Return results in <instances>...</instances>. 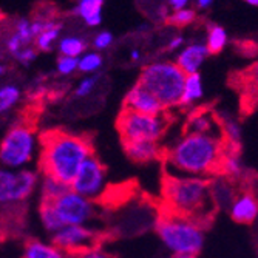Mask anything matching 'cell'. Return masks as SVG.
Masks as SVG:
<instances>
[{
	"label": "cell",
	"mask_w": 258,
	"mask_h": 258,
	"mask_svg": "<svg viewBox=\"0 0 258 258\" xmlns=\"http://www.w3.org/2000/svg\"><path fill=\"white\" fill-rule=\"evenodd\" d=\"M99 79H101L99 75H88V76H85L84 79L79 81V84H78V87L75 90V95L78 98H87V96H90L91 93L96 90V87L99 84Z\"/></svg>",
	"instance_id": "cell-32"
},
{
	"label": "cell",
	"mask_w": 258,
	"mask_h": 258,
	"mask_svg": "<svg viewBox=\"0 0 258 258\" xmlns=\"http://www.w3.org/2000/svg\"><path fill=\"white\" fill-rule=\"evenodd\" d=\"M53 244L68 255L99 246L101 233L90 226H62L51 235Z\"/></svg>",
	"instance_id": "cell-11"
},
{
	"label": "cell",
	"mask_w": 258,
	"mask_h": 258,
	"mask_svg": "<svg viewBox=\"0 0 258 258\" xmlns=\"http://www.w3.org/2000/svg\"><path fill=\"white\" fill-rule=\"evenodd\" d=\"M212 7H214L212 0H197V2L194 4V10H195L197 14L198 13H206V11H209Z\"/></svg>",
	"instance_id": "cell-40"
},
{
	"label": "cell",
	"mask_w": 258,
	"mask_h": 258,
	"mask_svg": "<svg viewBox=\"0 0 258 258\" xmlns=\"http://www.w3.org/2000/svg\"><path fill=\"white\" fill-rule=\"evenodd\" d=\"M16 62L23 65V67H30L36 59H37V50L34 48L33 45L30 46H25V48H22L16 56H14Z\"/></svg>",
	"instance_id": "cell-34"
},
{
	"label": "cell",
	"mask_w": 258,
	"mask_h": 258,
	"mask_svg": "<svg viewBox=\"0 0 258 258\" xmlns=\"http://www.w3.org/2000/svg\"><path fill=\"white\" fill-rule=\"evenodd\" d=\"M185 75L170 60H155L147 63L139 75L138 84L149 90L166 108L179 107Z\"/></svg>",
	"instance_id": "cell-5"
},
{
	"label": "cell",
	"mask_w": 258,
	"mask_h": 258,
	"mask_svg": "<svg viewBox=\"0 0 258 258\" xmlns=\"http://www.w3.org/2000/svg\"><path fill=\"white\" fill-rule=\"evenodd\" d=\"M218 175H223V176L235 181V182H238L240 179L244 178L246 169H244V164H243L238 152H232L227 149L224 150L221 162H220Z\"/></svg>",
	"instance_id": "cell-21"
},
{
	"label": "cell",
	"mask_w": 258,
	"mask_h": 258,
	"mask_svg": "<svg viewBox=\"0 0 258 258\" xmlns=\"http://www.w3.org/2000/svg\"><path fill=\"white\" fill-rule=\"evenodd\" d=\"M170 118L166 114H139L135 111L122 110L118 116V132L122 143L130 141H152L159 143V139L167 132Z\"/></svg>",
	"instance_id": "cell-7"
},
{
	"label": "cell",
	"mask_w": 258,
	"mask_h": 258,
	"mask_svg": "<svg viewBox=\"0 0 258 258\" xmlns=\"http://www.w3.org/2000/svg\"><path fill=\"white\" fill-rule=\"evenodd\" d=\"M204 98V84L201 75H189L184 79L181 93V107H192Z\"/></svg>",
	"instance_id": "cell-22"
},
{
	"label": "cell",
	"mask_w": 258,
	"mask_h": 258,
	"mask_svg": "<svg viewBox=\"0 0 258 258\" xmlns=\"http://www.w3.org/2000/svg\"><path fill=\"white\" fill-rule=\"evenodd\" d=\"M122 110L135 111L139 114H162V113H166V108L161 105V102L141 84L133 85L127 91V95L124 98V108Z\"/></svg>",
	"instance_id": "cell-12"
},
{
	"label": "cell",
	"mask_w": 258,
	"mask_h": 258,
	"mask_svg": "<svg viewBox=\"0 0 258 258\" xmlns=\"http://www.w3.org/2000/svg\"><path fill=\"white\" fill-rule=\"evenodd\" d=\"M224 150L221 138L182 133L170 147L164 149L166 175L212 178L218 175Z\"/></svg>",
	"instance_id": "cell-1"
},
{
	"label": "cell",
	"mask_w": 258,
	"mask_h": 258,
	"mask_svg": "<svg viewBox=\"0 0 258 258\" xmlns=\"http://www.w3.org/2000/svg\"><path fill=\"white\" fill-rule=\"evenodd\" d=\"M162 201L164 212L190 218L204 227L212 221L217 210L210 200L209 178L166 175L162 181Z\"/></svg>",
	"instance_id": "cell-3"
},
{
	"label": "cell",
	"mask_w": 258,
	"mask_h": 258,
	"mask_svg": "<svg viewBox=\"0 0 258 258\" xmlns=\"http://www.w3.org/2000/svg\"><path fill=\"white\" fill-rule=\"evenodd\" d=\"M209 190H210V200H212L215 209L229 210L232 201L238 195V187L235 181H232L223 175H215L209 178Z\"/></svg>",
	"instance_id": "cell-14"
},
{
	"label": "cell",
	"mask_w": 258,
	"mask_h": 258,
	"mask_svg": "<svg viewBox=\"0 0 258 258\" xmlns=\"http://www.w3.org/2000/svg\"><path fill=\"white\" fill-rule=\"evenodd\" d=\"M60 33H62V25L57 20H53L40 34H37L34 37V42H33L34 48L37 51H43V53L51 51L60 39Z\"/></svg>",
	"instance_id": "cell-23"
},
{
	"label": "cell",
	"mask_w": 258,
	"mask_h": 258,
	"mask_svg": "<svg viewBox=\"0 0 258 258\" xmlns=\"http://www.w3.org/2000/svg\"><path fill=\"white\" fill-rule=\"evenodd\" d=\"M25 46H30V45H27L25 42H23L16 33H10V36L5 39V50H7V53L8 54H11L13 57L22 50V48H25Z\"/></svg>",
	"instance_id": "cell-35"
},
{
	"label": "cell",
	"mask_w": 258,
	"mask_h": 258,
	"mask_svg": "<svg viewBox=\"0 0 258 258\" xmlns=\"http://www.w3.org/2000/svg\"><path fill=\"white\" fill-rule=\"evenodd\" d=\"M22 258H70L68 253L60 250L53 243L42 240H28L23 244Z\"/></svg>",
	"instance_id": "cell-19"
},
{
	"label": "cell",
	"mask_w": 258,
	"mask_h": 258,
	"mask_svg": "<svg viewBox=\"0 0 258 258\" xmlns=\"http://www.w3.org/2000/svg\"><path fill=\"white\" fill-rule=\"evenodd\" d=\"M39 143V167L42 175H48L67 185L73 181L82 162L93 155V146L87 136L60 130L46 132Z\"/></svg>",
	"instance_id": "cell-2"
},
{
	"label": "cell",
	"mask_w": 258,
	"mask_h": 258,
	"mask_svg": "<svg viewBox=\"0 0 258 258\" xmlns=\"http://www.w3.org/2000/svg\"><path fill=\"white\" fill-rule=\"evenodd\" d=\"M184 45H185V39H184L181 34H175V36H172L170 40L167 42V46H166V48H167L169 51H179Z\"/></svg>",
	"instance_id": "cell-38"
},
{
	"label": "cell",
	"mask_w": 258,
	"mask_h": 258,
	"mask_svg": "<svg viewBox=\"0 0 258 258\" xmlns=\"http://www.w3.org/2000/svg\"><path fill=\"white\" fill-rule=\"evenodd\" d=\"M209 56L210 54L206 48L204 42H190V43L184 45L176 53V59L173 63L185 76L198 75Z\"/></svg>",
	"instance_id": "cell-13"
},
{
	"label": "cell",
	"mask_w": 258,
	"mask_h": 258,
	"mask_svg": "<svg viewBox=\"0 0 258 258\" xmlns=\"http://www.w3.org/2000/svg\"><path fill=\"white\" fill-rule=\"evenodd\" d=\"M114 40V36L110 31H99L95 37H93V46H95V51H102L111 46Z\"/></svg>",
	"instance_id": "cell-36"
},
{
	"label": "cell",
	"mask_w": 258,
	"mask_h": 258,
	"mask_svg": "<svg viewBox=\"0 0 258 258\" xmlns=\"http://www.w3.org/2000/svg\"><path fill=\"white\" fill-rule=\"evenodd\" d=\"M190 135H209L221 138L220 122L214 111L210 110H197L194 111L185 122V132ZM223 139V138H221Z\"/></svg>",
	"instance_id": "cell-16"
},
{
	"label": "cell",
	"mask_w": 258,
	"mask_h": 258,
	"mask_svg": "<svg viewBox=\"0 0 258 258\" xmlns=\"http://www.w3.org/2000/svg\"><path fill=\"white\" fill-rule=\"evenodd\" d=\"M197 13L192 7L185 8V10H181V11H175V13H169L167 16V23L172 27H176V28H182V27H189L192 23L197 20Z\"/></svg>",
	"instance_id": "cell-30"
},
{
	"label": "cell",
	"mask_w": 258,
	"mask_h": 258,
	"mask_svg": "<svg viewBox=\"0 0 258 258\" xmlns=\"http://www.w3.org/2000/svg\"><path fill=\"white\" fill-rule=\"evenodd\" d=\"M166 5H167L169 13H175V11H181V10L189 8L190 2L189 0H169V2H166Z\"/></svg>",
	"instance_id": "cell-39"
},
{
	"label": "cell",
	"mask_w": 258,
	"mask_h": 258,
	"mask_svg": "<svg viewBox=\"0 0 258 258\" xmlns=\"http://www.w3.org/2000/svg\"><path fill=\"white\" fill-rule=\"evenodd\" d=\"M22 91L14 84H7L0 87V116L10 113L20 101Z\"/></svg>",
	"instance_id": "cell-28"
},
{
	"label": "cell",
	"mask_w": 258,
	"mask_h": 258,
	"mask_svg": "<svg viewBox=\"0 0 258 258\" xmlns=\"http://www.w3.org/2000/svg\"><path fill=\"white\" fill-rule=\"evenodd\" d=\"M167 258H175V256H167Z\"/></svg>",
	"instance_id": "cell-47"
},
{
	"label": "cell",
	"mask_w": 258,
	"mask_h": 258,
	"mask_svg": "<svg viewBox=\"0 0 258 258\" xmlns=\"http://www.w3.org/2000/svg\"><path fill=\"white\" fill-rule=\"evenodd\" d=\"M39 175L31 169H5L0 166V210L25 203L37 189Z\"/></svg>",
	"instance_id": "cell-8"
},
{
	"label": "cell",
	"mask_w": 258,
	"mask_h": 258,
	"mask_svg": "<svg viewBox=\"0 0 258 258\" xmlns=\"http://www.w3.org/2000/svg\"><path fill=\"white\" fill-rule=\"evenodd\" d=\"M125 155L138 162V164H147L162 158L164 149L159 143H152V141H130V143H122Z\"/></svg>",
	"instance_id": "cell-17"
},
{
	"label": "cell",
	"mask_w": 258,
	"mask_h": 258,
	"mask_svg": "<svg viewBox=\"0 0 258 258\" xmlns=\"http://www.w3.org/2000/svg\"><path fill=\"white\" fill-rule=\"evenodd\" d=\"M57 50L60 56L78 59L87 51V40L81 36H63L57 42Z\"/></svg>",
	"instance_id": "cell-25"
},
{
	"label": "cell",
	"mask_w": 258,
	"mask_h": 258,
	"mask_svg": "<svg viewBox=\"0 0 258 258\" xmlns=\"http://www.w3.org/2000/svg\"><path fill=\"white\" fill-rule=\"evenodd\" d=\"M229 42V36L227 31L221 27V25H215V23H210L207 27V33H206V48L209 51V54H217L221 53L226 45Z\"/></svg>",
	"instance_id": "cell-24"
},
{
	"label": "cell",
	"mask_w": 258,
	"mask_h": 258,
	"mask_svg": "<svg viewBox=\"0 0 258 258\" xmlns=\"http://www.w3.org/2000/svg\"><path fill=\"white\" fill-rule=\"evenodd\" d=\"M246 4H247V5H252V7H256V5H258V2H256V0H247Z\"/></svg>",
	"instance_id": "cell-44"
},
{
	"label": "cell",
	"mask_w": 258,
	"mask_h": 258,
	"mask_svg": "<svg viewBox=\"0 0 258 258\" xmlns=\"http://www.w3.org/2000/svg\"><path fill=\"white\" fill-rule=\"evenodd\" d=\"M155 230L172 256H197L204 247L206 227L190 218L162 212L158 217Z\"/></svg>",
	"instance_id": "cell-4"
},
{
	"label": "cell",
	"mask_w": 258,
	"mask_h": 258,
	"mask_svg": "<svg viewBox=\"0 0 258 258\" xmlns=\"http://www.w3.org/2000/svg\"><path fill=\"white\" fill-rule=\"evenodd\" d=\"M232 220L238 224H252L258 215V201L253 192L241 190L229 207Z\"/></svg>",
	"instance_id": "cell-15"
},
{
	"label": "cell",
	"mask_w": 258,
	"mask_h": 258,
	"mask_svg": "<svg viewBox=\"0 0 258 258\" xmlns=\"http://www.w3.org/2000/svg\"><path fill=\"white\" fill-rule=\"evenodd\" d=\"M104 65V57L98 51H85L78 57V70L84 75H98V72Z\"/></svg>",
	"instance_id": "cell-29"
},
{
	"label": "cell",
	"mask_w": 258,
	"mask_h": 258,
	"mask_svg": "<svg viewBox=\"0 0 258 258\" xmlns=\"http://www.w3.org/2000/svg\"><path fill=\"white\" fill-rule=\"evenodd\" d=\"M13 33H16L27 45H33L34 36L31 33V19H28V17H19L14 22Z\"/></svg>",
	"instance_id": "cell-31"
},
{
	"label": "cell",
	"mask_w": 258,
	"mask_h": 258,
	"mask_svg": "<svg viewBox=\"0 0 258 258\" xmlns=\"http://www.w3.org/2000/svg\"><path fill=\"white\" fill-rule=\"evenodd\" d=\"M7 72H8L7 65H5V63H0V78L5 76V75H7Z\"/></svg>",
	"instance_id": "cell-43"
},
{
	"label": "cell",
	"mask_w": 258,
	"mask_h": 258,
	"mask_svg": "<svg viewBox=\"0 0 258 258\" xmlns=\"http://www.w3.org/2000/svg\"><path fill=\"white\" fill-rule=\"evenodd\" d=\"M70 187L48 175H42L40 179V194H42V200L40 201H54L57 200L60 195H63Z\"/></svg>",
	"instance_id": "cell-26"
},
{
	"label": "cell",
	"mask_w": 258,
	"mask_h": 258,
	"mask_svg": "<svg viewBox=\"0 0 258 258\" xmlns=\"http://www.w3.org/2000/svg\"><path fill=\"white\" fill-rule=\"evenodd\" d=\"M70 258H114V255H111L110 252H107L101 246H96V247L78 252L75 255H70Z\"/></svg>",
	"instance_id": "cell-37"
},
{
	"label": "cell",
	"mask_w": 258,
	"mask_h": 258,
	"mask_svg": "<svg viewBox=\"0 0 258 258\" xmlns=\"http://www.w3.org/2000/svg\"><path fill=\"white\" fill-rule=\"evenodd\" d=\"M220 122V130H221V138L224 147L232 152H238L240 144H241V125L237 119L230 118L229 114H221L218 116Z\"/></svg>",
	"instance_id": "cell-20"
},
{
	"label": "cell",
	"mask_w": 258,
	"mask_h": 258,
	"mask_svg": "<svg viewBox=\"0 0 258 258\" xmlns=\"http://www.w3.org/2000/svg\"><path fill=\"white\" fill-rule=\"evenodd\" d=\"M39 153V138L27 124L11 127L0 141V164L5 169H28Z\"/></svg>",
	"instance_id": "cell-6"
},
{
	"label": "cell",
	"mask_w": 258,
	"mask_h": 258,
	"mask_svg": "<svg viewBox=\"0 0 258 258\" xmlns=\"http://www.w3.org/2000/svg\"><path fill=\"white\" fill-rule=\"evenodd\" d=\"M141 56H143V54H141V51L138 48H135V50L130 51V60H133V62H138L141 59Z\"/></svg>",
	"instance_id": "cell-42"
},
{
	"label": "cell",
	"mask_w": 258,
	"mask_h": 258,
	"mask_svg": "<svg viewBox=\"0 0 258 258\" xmlns=\"http://www.w3.org/2000/svg\"><path fill=\"white\" fill-rule=\"evenodd\" d=\"M51 206L63 226H88L98 214V204L95 201L70 189L57 200L51 201Z\"/></svg>",
	"instance_id": "cell-10"
},
{
	"label": "cell",
	"mask_w": 258,
	"mask_h": 258,
	"mask_svg": "<svg viewBox=\"0 0 258 258\" xmlns=\"http://www.w3.org/2000/svg\"><path fill=\"white\" fill-rule=\"evenodd\" d=\"M175 258H197V256H189V255H182V256H175Z\"/></svg>",
	"instance_id": "cell-45"
},
{
	"label": "cell",
	"mask_w": 258,
	"mask_h": 258,
	"mask_svg": "<svg viewBox=\"0 0 258 258\" xmlns=\"http://www.w3.org/2000/svg\"><path fill=\"white\" fill-rule=\"evenodd\" d=\"M39 218H40V223H42V227L48 232V233H56L63 224L60 223L59 217L56 215L54 209L51 206L50 201H40V206H39Z\"/></svg>",
	"instance_id": "cell-27"
},
{
	"label": "cell",
	"mask_w": 258,
	"mask_h": 258,
	"mask_svg": "<svg viewBox=\"0 0 258 258\" xmlns=\"http://www.w3.org/2000/svg\"><path fill=\"white\" fill-rule=\"evenodd\" d=\"M56 70L60 76H72L78 72V59L59 56L56 60Z\"/></svg>",
	"instance_id": "cell-33"
},
{
	"label": "cell",
	"mask_w": 258,
	"mask_h": 258,
	"mask_svg": "<svg viewBox=\"0 0 258 258\" xmlns=\"http://www.w3.org/2000/svg\"><path fill=\"white\" fill-rule=\"evenodd\" d=\"M2 235H4V227H2V224H0V238H2Z\"/></svg>",
	"instance_id": "cell-46"
},
{
	"label": "cell",
	"mask_w": 258,
	"mask_h": 258,
	"mask_svg": "<svg viewBox=\"0 0 258 258\" xmlns=\"http://www.w3.org/2000/svg\"><path fill=\"white\" fill-rule=\"evenodd\" d=\"M102 0H79L73 8V14L81 17L90 28H96L102 23Z\"/></svg>",
	"instance_id": "cell-18"
},
{
	"label": "cell",
	"mask_w": 258,
	"mask_h": 258,
	"mask_svg": "<svg viewBox=\"0 0 258 258\" xmlns=\"http://www.w3.org/2000/svg\"><path fill=\"white\" fill-rule=\"evenodd\" d=\"M68 187L78 195L96 203L107 190V169L102 161L95 153L88 156Z\"/></svg>",
	"instance_id": "cell-9"
},
{
	"label": "cell",
	"mask_w": 258,
	"mask_h": 258,
	"mask_svg": "<svg viewBox=\"0 0 258 258\" xmlns=\"http://www.w3.org/2000/svg\"><path fill=\"white\" fill-rule=\"evenodd\" d=\"M152 30V25L149 22H144V23H141V25L138 27V33H141V34H147L149 31Z\"/></svg>",
	"instance_id": "cell-41"
}]
</instances>
